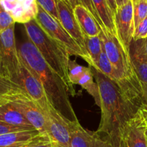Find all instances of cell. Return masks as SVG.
Instances as JSON below:
<instances>
[{
	"label": "cell",
	"mask_w": 147,
	"mask_h": 147,
	"mask_svg": "<svg viewBox=\"0 0 147 147\" xmlns=\"http://www.w3.org/2000/svg\"><path fill=\"white\" fill-rule=\"evenodd\" d=\"M8 102L27 119L36 130L42 134L46 135L47 120L45 116L38 104L30 96L23 90H20L11 95Z\"/></svg>",
	"instance_id": "cell-8"
},
{
	"label": "cell",
	"mask_w": 147,
	"mask_h": 147,
	"mask_svg": "<svg viewBox=\"0 0 147 147\" xmlns=\"http://www.w3.org/2000/svg\"><path fill=\"white\" fill-rule=\"evenodd\" d=\"M131 1H132V3H133V4H137V3H139L141 0H131Z\"/></svg>",
	"instance_id": "cell-38"
},
{
	"label": "cell",
	"mask_w": 147,
	"mask_h": 147,
	"mask_svg": "<svg viewBox=\"0 0 147 147\" xmlns=\"http://www.w3.org/2000/svg\"><path fill=\"white\" fill-rule=\"evenodd\" d=\"M59 21L63 28L88 55L85 44V34L82 31L74 14V9L67 0H57Z\"/></svg>",
	"instance_id": "cell-10"
},
{
	"label": "cell",
	"mask_w": 147,
	"mask_h": 147,
	"mask_svg": "<svg viewBox=\"0 0 147 147\" xmlns=\"http://www.w3.org/2000/svg\"><path fill=\"white\" fill-rule=\"evenodd\" d=\"M100 95L101 118L98 130L99 134L117 145L128 122L138 113L139 109L126 97L113 80L100 70L90 67Z\"/></svg>",
	"instance_id": "cell-1"
},
{
	"label": "cell",
	"mask_w": 147,
	"mask_h": 147,
	"mask_svg": "<svg viewBox=\"0 0 147 147\" xmlns=\"http://www.w3.org/2000/svg\"><path fill=\"white\" fill-rule=\"evenodd\" d=\"M15 83L20 86L22 90L34 100L38 106H42L49 101L41 83L22 61L20 73Z\"/></svg>",
	"instance_id": "cell-13"
},
{
	"label": "cell",
	"mask_w": 147,
	"mask_h": 147,
	"mask_svg": "<svg viewBox=\"0 0 147 147\" xmlns=\"http://www.w3.org/2000/svg\"><path fill=\"white\" fill-rule=\"evenodd\" d=\"M26 34L47 64L64 80L69 95L76 96V90L69 78L70 58L67 52L42 30L35 19L24 24Z\"/></svg>",
	"instance_id": "cell-3"
},
{
	"label": "cell",
	"mask_w": 147,
	"mask_h": 147,
	"mask_svg": "<svg viewBox=\"0 0 147 147\" xmlns=\"http://www.w3.org/2000/svg\"><path fill=\"white\" fill-rule=\"evenodd\" d=\"M17 48L20 60L41 83L50 104L69 121H78L70 103L67 85L47 64L34 45L28 40Z\"/></svg>",
	"instance_id": "cell-2"
},
{
	"label": "cell",
	"mask_w": 147,
	"mask_h": 147,
	"mask_svg": "<svg viewBox=\"0 0 147 147\" xmlns=\"http://www.w3.org/2000/svg\"><path fill=\"white\" fill-rule=\"evenodd\" d=\"M69 78L72 84L80 85L94 98L95 102L100 106V95L98 86L94 81V76L90 67H85L70 60L69 63Z\"/></svg>",
	"instance_id": "cell-12"
},
{
	"label": "cell",
	"mask_w": 147,
	"mask_h": 147,
	"mask_svg": "<svg viewBox=\"0 0 147 147\" xmlns=\"http://www.w3.org/2000/svg\"><path fill=\"white\" fill-rule=\"evenodd\" d=\"M46 12L59 21V14L57 10V0H36Z\"/></svg>",
	"instance_id": "cell-25"
},
{
	"label": "cell",
	"mask_w": 147,
	"mask_h": 147,
	"mask_svg": "<svg viewBox=\"0 0 147 147\" xmlns=\"http://www.w3.org/2000/svg\"><path fill=\"white\" fill-rule=\"evenodd\" d=\"M37 8L38 11L35 20L42 30L53 40H55L60 46H62L70 55L81 57L87 62L88 64H90V59L89 56L84 53L79 45L63 28L60 21L55 20L54 17L46 12L38 4Z\"/></svg>",
	"instance_id": "cell-4"
},
{
	"label": "cell",
	"mask_w": 147,
	"mask_h": 147,
	"mask_svg": "<svg viewBox=\"0 0 147 147\" xmlns=\"http://www.w3.org/2000/svg\"><path fill=\"white\" fill-rule=\"evenodd\" d=\"M144 99V106H147V93L145 94Z\"/></svg>",
	"instance_id": "cell-37"
},
{
	"label": "cell",
	"mask_w": 147,
	"mask_h": 147,
	"mask_svg": "<svg viewBox=\"0 0 147 147\" xmlns=\"http://www.w3.org/2000/svg\"><path fill=\"white\" fill-rule=\"evenodd\" d=\"M100 36L103 41V50L117 71L123 78L138 76L132 64L130 53L122 44L117 34L101 27Z\"/></svg>",
	"instance_id": "cell-5"
},
{
	"label": "cell",
	"mask_w": 147,
	"mask_h": 147,
	"mask_svg": "<svg viewBox=\"0 0 147 147\" xmlns=\"http://www.w3.org/2000/svg\"><path fill=\"white\" fill-rule=\"evenodd\" d=\"M130 55L147 63V38L132 40L129 49Z\"/></svg>",
	"instance_id": "cell-22"
},
{
	"label": "cell",
	"mask_w": 147,
	"mask_h": 147,
	"mask_svg": "<svg viewBox=\"0 0 147 147\" xmlns=\"http://www.w3.org/2000/svg\"><path fill=\"white\" fill-rule=\"evenodd\" d=\"M139 112L147 125V106H143L142 108H141L139 110Z\"/></svg>",
	"instance_id": "cell-32"
},
{
	"label": "cell",
	"mask_w": 147,
	"mask_h": 147,
	"mask_svg": "<svg viewBox=\"0 0 147 147\" xmlns=\"http://www.w3.org/2000/svg\"><path fill=\"white\" fill-rule=\"evenodd\" d=\"M128 1H129V0H116L118 7H121V6L124 5L125 4H126V3L128 2Z\"/></svg>",
	"instance_id": "cell-34"
},
{
	"label": "cell",
	"mask_w": 147,
	"mask_h": 147,
	"mask_svg": "<svg viewBox=\"0 0 147 147\" xmlns=\"http://www.w3.org/2000/svg\"><path fill=\"white\" fill-rule=\"evenodd\" d=\"M74 14L85 35L96 37L100 34L101 27L86 7L82 4L76 6L74 8Z\"/></svg>",
	"instance_id": "cell-16"
},
{
	"label": "cell",
	"mask_w": 147,
	"mask_h": 147,
	"mask_svg": "<svg viewBox=\"0 0 147 147\" xmlns=\"http://www.w3.org/2000/svg\"><path fill=\"white\" fill-rule=\"evenodd\" d=\"M0 121L15 126L34 128L27 119L9 103L0 106Z\"/></svg>",
	"instance_id": "cell-18"
},
{
	"label": "cell",
	"mask_w": 147,
	"mask_h": 147,
	"mask_svg": "<svg viewBox=\"0 0 147 147\" xmlns=\"http://www.w3.org/2000/svg\"><path fill=\"white\" fill-rule=\"evenodd\" d=\"M67 1H68L69 3L71 4V6L73 7V9H74L76 6L79 5V4H81L80 0H67Z\"/></svg>",
	"instance_id": "cell-33"
},
{
	"label": "cell",
	"mask_w": 147,
	"mask_h": 147,
	"mask_svg": "<svg viewBox=\"0 0 147 147\" xmlns=\"http://www.w3.org/2000/svg\"><path fill=\"white\" fill-rule=\"evenodd\" d=\"M97 14L107 31L117 34L114 23V14L106 0H92Z\"/></svg>",
	"instance_id": "cell-19"
},
{
	"label": "cell",
	"mask_w": 147,
	"mask_h": 147,
	"mask_svg": "<svg viewBox=\"0 0 147 147\" xmlns=\"http://www.w3.org/2000/svg\"><path fill=\"white\" fill-rule=\"evenodd\" d=\"M114 23L119 40L129 51L135 31L134 5L131 0H129L124 5L118 7L114 14Z\"/></svg>",
	"instance_id": "cell-9"
},
{
	"label": "cell",
	"mask_w": 147,
	"mask_h": 147,
	"mask_svg": "<svg viewBox=\"0 0 147 147\" xmlns=\"http://www.w3.org/2000/svg\"><path fill=\"white\" fill-rule=\"evenodd\" d=\"M34 129H35L31 127H25V126H15V125L6 123V122L0 121V136L7 134L14 133V132L34 130Z\"/></svg>",
	"instance_id": "cell-27"
},
{
	"label": "cell",
	"mask_w": 147,
	"mask_h": 147,
	"mask_svg": "<svg viewBox=\"0 0 147 147\" xmlns=\"http://www.w3.org/2000/svg\"><path fill=\"white\" fill-rule=\"evenodd\" d=\"M85 44L86 53L90 59L89 65L95 67L103 50V41L100 34L96 37H88L85 35Z\"/></svg>",
	"instance_id": "cell-20"
},
{
	"label": "cell",
	"mask_w": 147,
	"mask_h": 147,
	"mask_svg": "<svg viewBox=\"0 0 147 147\" xmlns=\"http://www.w3.org/2000/svg\"><path fill=\"white\" fill-rule=\"evenodd\" d=\"M146 142H147V129L146 130Z\"/></svg>",
	"instance_id": "cell-39"
},
{
	"label": "cell",
	"mask_w": 147,
	"mask_h": 147,
	"mask_svg": "<svg viewBox=\"0 0 147 147\" xmlns=\"http://www.w3.org/2000/svg\"><path fill=\"white\" fill-rule=\"evenodd\" d=\"M106 1H107L108 4H109V7L111 8V11H113V14H116L118 9V6H117V4H116V0H106Z\"/></svg>",
	"instance_id": "cell-31"
},
{
	"label": "cell",
	"mask_w": 147,
	"mask_h": 147,
	"mask_svg": "<svg viewBox=\"0 0 147 147\" xmlns=\"http://www.w3.org/2000/svg\"><path fill=\"white\" fill-rule=\"evenodd\" d=\"M116 147H126V144H125L124 142H123L122 139H121L120 142H119V143L118 144V145H116Z\"/></svg>",
	"instance_id": "cell-35"
},
{
	"label": "cell",
	"mask_w": 147,
	"mask_h": 147,
	"mask_svg": "<svg viewBox=\"0 0 147 147\" xmlns=\"http://www.w3.org/2000/svg\"><path fill=\"white\" fill-rule=\"evenodd\" d=\"M0 4L15 22L23 24L35 19L38 11L36 0H0Z\"/></svg>",
	"instance_id": "cell-14"
},
{
	"label": "cell",
	"mask_w": 147,
	"mask_h": 147,
	"mask_svg": "<svg viewBox=\"0 0 147 147\" xmlns=\"http://www.w3.org/2000/svg\"><path fill=\"white\" fill-rule=\"evenodd\" d=\"M15 23L12 17L0 4V33L7 30L9 27Z\"/></svg>",
	"instance_id": "cell-26"
},
{
	"label": "cell",
	"mask_w": 147,
	"mask_h": 147,
	"mask_svg": "<svg viewBox=\"0 0 147 147\" xmlns=\"http://www.w3.org/2000/svg\"><path fill=\"white\" fill-rule=\"evenodd\" d=\"M41 134L36 129L0 136V147H23Z\"/></svg>",
	"instance_id": "cell-17"
},
{
	"label": "cell",
	"mask_w": 147,
	"mask_h": 147,
	"mask_svg": "<svg viewBox=\"0 0 147 147\" xmlns=\"http://www.w3.org/2000/svg\"><path fill=\"white\" fill-rule=\"evenodd\" d=\"M0 76H4V77H6L5 73H4V70H3V69L1 68V65H0Z\"/></svg>",
	"instance_id": "cell-36"
},
{
	"label": "cell",
	"mask_w": 147,
	"mask_h": 147,
	"mask_svg": "<svg viewBox=\"0 0 147 147\" xmlns=\"http://www.w3.org/2000/svg\"><path fill=\"white\" fill-rule=\"evenodd\" d=\"M70 147H116L108 138L84 129L78 121L70 123Z\"/></svg>",
	"instance_id": "cell-11"
},
{
	"label": "cell",
	"mask_w": 147,
	"mask_h": 147,
	"mask_svg": "<svg viewBox=\"0 0 147 147\" xmlns=\"http://www.w3.org/2000/svg\"><path fill=\"white\" fill-rule=\"evenodd\" d=\"M40 108L46 117V135L51 143L52 147H70L71 138L70 123L72 122L63 117L49 101L40 106Z\"/></svg>",
	"instance_id": "cell-6"
},
{
	"label": "cell",
	"mask_w": 147,
	"mask_h": 147,
	"mask_svg": "<svg viewBox=\"0 0 147 147\" xmlns=\"http://www.w3.org/2000/svg\"><path fill=\"white\" fill-rule=\"evenodd\" d=\"M147 125L139 112L125 126L121 139L126 147H147Z\"/></svg>",
	"instance_id": "cell-15"
},
{
	"label": "cell",
	"mask_w": 147,
	"mask_h": 147,
	"mask_svg": "<svg viewBox=\"0 0 147 147\" xmlns=\"http://www.w3.org/2000/svg\"><path fill=\"white\" fill-rule=\"evenodd\" d=\"M23 147H52V144L47 136L41 134Z\"/></svg>",
	"instance_id": "cell-28"
},
{
	"label": "cell",
	"mask_w": 147,
	"mask_h": 147,
	"mask_svg": "<svg viewBox=\"0 0 147 147\" xmlns=\"http://www.w3.org/2000/svg\"><path fill=\"white\" fill-rule=\"evenodd\" d=\"M147 38V17L135 28L133 40H138Z\"/></svg>",
	"instance_id": "cell-29"
},
{
	"label": "cell",
	"mask_w": 147,
	"mask_h": 147,
	"mask_svg": "<svg viewBox=\"0 0 147 147\" xmlns=\"http://www.w3.org/2000/svg\"><path fill=\"white\" fill-rule=\"evenodd\" d=\"M20 90H22L17 83L8 78L0 76V106L8 103L10 96Z\"/></svg>",
	"instance_id": "cell-21"
},
{
	"label": "cell",
	"mask_w": 147,
	"mask_h": 147,
	"mask_svg": "<svg viewBox=\"0 0 147 147\" xmlns=\"http://www.w3.org/2000/svg\"><path fill=\"white\" fill-rule=\"evenodd\" d=\"M131 59L135 71L142 83L144 98L145 94L147 93V63L133 56H131Z\"/></svg>",
	"instance_id": "cell-23"
},
{
	"label": "cell",
	"mask_w": 147,
	"mask_h": 147,
	"mask_svg": "<svg viewBox=\"0 0 147 147\" xmlns=\"http://www.w3.org/2000/svg\"><path fill=\"white\" fill-rule=\"evenodd\" d=\"M80 3H81L82 5H83V7H86V8L91 13L92 15L94 17V18L96 19V20L97 21L98 24L100 26V27H103V23L100 21V18H99L98 15L97 11H96V9H95L92 0H80Z\"/></svg>",
	"instance_id": "cell-30"
},
{
	"label": "cell",
	"mask_w": 147,
	"mask_h": 147,
	"mask_svg": "<svg viewBox=\"0 0 147 147\" xmlns=\"http://www.w3.org/2000/svg\"><path fill=\"white\" fill-rule=\"evenodd\" d=\"M14 27L15 24L0 33V65L6 77L15 83L20 73L21 61L16 45Z\"/></svg>",
	"instance_id": "cell-7"
},
{
	"label": "cell",
	"mask_w": 147,
	"mask_h": 147,
	"mask_svg": "<svg viewBox=\"0 0 147 147\" xmlns=\"http://www.w3.org/2000/svg\"><path fill=\"white\" fill-rule=\"evenodd\" d=\"M134 5V20L135 28L147 17V0H141Z\"/></svg>",
	"instance_id": "cell-24"
}]
</instances>
